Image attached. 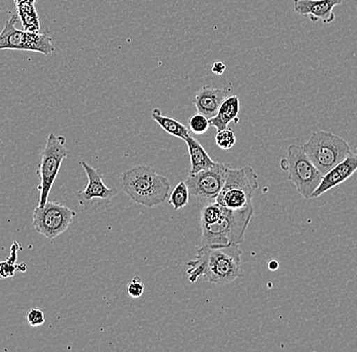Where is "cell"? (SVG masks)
Returning <instances> with one entry per match:
<instances>
[{"mask_svg": "<svg viewBox=\"0 0 357 352\" xmlns=\"http://www.w3.org/2000/svg\"><path fill=\"white\" fill-rule=\"evenodd\" d=\"M242 250L238 246L198 248L195 258L187 263L189 282L200 278L214 284H227L243 277Z\"/></svg>", "mask_w": 357, "mask_h": 352, "instance_id": "obj_1", "label": "cell"}, {"mask_svg": "<svg viewBox=\"0 0 357 352\" xmlns=\"http://www.w3.org/2000/svg\"><path fill=\"white\" fill-rule=\"evenodd\" d=\"M254 215L253 204L240 211L223 207L222 215L211 224L201 227V242L198 248L240 246L245 231Z\"/></svg>", "mask_w": 357, "mask_h": 352, "instance_id": "obj_2", "label": "cell"}, {"mask_svg": "<svg viewBox=\"0 0 357 352\" xmlns=\"http://www.w3.org/2000/svg\"><path fill=\"white\" fill-rule=\"evenodd\" d=\"M123 191L137 204L153 208L169 197L171 183L149 166H137L122 175Z\"/></svg>", "mask_w": 357, "mask_h": 352, "instance_id": "obj_3", "label": "cell"}, {"mask_svg": "<svg viewBox=\"0 0 357 352\" xmlns=\"http://www.w3.org/2000/svg\"><path fill=\"white\" fill-rule=\"evenodd\" d=\"M303 149L323 175L352 153L344 138L324 130L312 132Z\"/></svg>", "mask_w": 357, "mask_h": 352, "instance_id": "obj_4", "label": "cell"}, {"mask_svg": "<svg viewBox=\"0 0 357 352\" xmlns=\"http://www.w3.org/2000/svg\"><path fill=\"white\" fill-rule=\"evenodd\" d=\"M258 188V175L252 167L229 168L216 202L231 211H240L253 204L254 195Z\"/></svg>", "mask_w": 357, "mask_h": 352, "instance_id": "obj_5", "label": "cell"}, {"mask_svg": "<svg viewBox=\"0 0 357 352\" xmlns=\"http://www.w3.org/2000/svg\"><path fill=\"white\" fill-rule=\"evenodd\" d=\"M19 20V15H13L4 24L0 32V50L33 51L44 55L54 52L55 47L49 30L43 33L17 30L15 24Z\"/></svg>", "mask_w": 357, "mask_h": 352, "instance_id": "obj_6", "label": "cell"}, {"mask_svg": "<svg viewBox=\"0 0 357 352\" xmlns=\"http://www.w3.org/2000/svg\"><path fill=\"white\" fill-rule=\"evenodd\" d=\"M68 151L66 148V138L50 133L47 137L46 146L41 153V162L38 171V175L41 180L38 186L40 191L38 206H43L48 201L49 194L61 168L62 162L66 159Z\"/></svg>", "mask_w": 357, "mask_h": 352, "instance_id": "obj_7", "label": "cell"}, {"mask_svg": "<svg viewBox=\"0 0 357 352\" xmlns=\"http://www.w3.org/2000/svg\"><path fill=\"white\" fill-rule=\"evenodd\" d=\"M287 160L289 181L305 199H312V194L322 181L323 174L305 155L303 146H290Z\"/></svg>", "mask_w": 357, "mask_h": 352, "instance_id": "obj_8", "label": "cell"}, {"mask_svg": "<svg viewBox=\"0 0 357 352\" xmlns=\"http://www.w3.org/2000/svg\"><path fill=\"white\" fill-rule=\"evenodd\" d=\"M77 213L62 204L47 201L33 211V227L49 240L55 239L67 231Z\"/></svg>", "mask_w": 357, "mask_h": 352, "instance_id": "obj_9", "label": "cell"}, {"mask_svg": "<svg viewBox=\"0 0 357 352\" xmlns=\"http://www.w3.org/2000/svg\"><path fill=\"white\" fill-rule=\"evenodd\" d=\"M231 167L216 162L213 168L201 171L197 174H189L185 180L190 193L199 202L200 206L213 204L222 192Z\"/></svg>", "mask_w": 357, "mask_h": 352, "instance_id": "obj_10", "label": "cell"}, {"mask_svg": "<svg viewBox=\"0 0 357 352\" xmlns=\"http://www.w3.org/2000/svg\"><path fill=\"white\" fill-rule=\"evenodd\" d=\"M88 177V184L84 190L77 193L78 201L86 209H89L96 201H110L116 195L115 189L109 188L105 184L102 173L98 169L89 166L88 162H80Z\"/></svg>", "mask_w": 357, "mask_h": 352, "instance_id": "obj_11", "label": "cell"}, {"mask_svg": "<svg viewBox=\"0 0 357 352\" xmlns=\"http://www.w3.org/2000/svg\"><path fill=\"white\" fill-rule=\"evenodd\" d=\"M343 0H294V12L310 17L312 22L330 24L336 19L334 8L340 6Z\"/></svg>", "mask_w": 357, "mask_h": 352, "instance_id": "obj_12", "label": "cell"}, {"mask_svg": "<svg viewBox=\"0 0 357 352\" xmlns=\"http://www.w3.org/2000/svg\"><path fill=\"white\" fill-rule=\"evenodd\" d=\"M356 171L357 153H351L345 160L336 164L333 169L324 174L322 181L312 194V199L321 197L323 194L328 192L338 185L342 184L346 180L349 179Z\"/></svg>", "mask_w": 357, "mask_h": 352, "instance_id": "obj_13", "label": "cell"}, {"mask_svg": "<svg viewBox=\"0 0 357 352\" xmlns=\"http://www.w3.org/2000/svg\"><path fill=\"white\" fill-rule=\"evenodd\" d=\"M229 89L202 86L194 95V105L198 113L206 116L208 119L215 117L220 105L229 97Z\"/></svg>", "mask_w": 357, "mask_h": 352, "instance_id": "obj_14", "label": "cell"}, {"mask_svg": "<svg viewBox=\"0 0 357 352\" xmlns=\"http://www.w3.org/2000/svg\"><path fill=\"white\" fill-rule=\"evenodd\" d=\"M241 110V101L238 95H229L220 105L215 117L211 119L212 127L216 130H222L229 127L231 122L238 123V113Z\"/></svg>", "mask_w": 357, "mask_h": 352, "instance_id": "obj_15", "label": "cell"}, {"mask_svg": "<svg viewBox=\"0 0 357 352\" xmlns=\"http://www.w3.org/2000/svg\"><path fill=\"white\" fill-rule=\"evenodd\" d=\"M185 141H186L187 148H188L190 162H191L190 174H197L201 171L208 170V169L213 168L215 166L216 162L211 159V155H208V153L203 148L202 144L195 137L190 135Z\"/></svg>", "mask_w": 357, "mask_h": 352, "instance_id": "obj_16", "label": "cell"}, {"mask_svg": "<svg viewBox=\"0 0 357 352\" xmlns=\"http://www.w3.org/2000/svg\"><path fill=\"white\" fill-rule=\"evenodd\" d=\"M151 118L172 137L180 138L185 141L191 135L189 129L184 124L169 116L164 115L158 108L153 109Z\"/></svg>", "mask_w": 357, "mask_h": 352, "instance_id": "obj_17", "label": "cell"}, {"mask_svg": "<svg viewBox=\"0 0 357 352\" xmlns=\"http://www.w3.org/2000/svg\"><path fill=\"white\" fill-rule=\"evenodd\" d=\"M36 0H22L15 3L17 6V15L21 20L24 30L29 32H40L39 15L36 10Z\"/></svg>", "mask_w": 357, "mask_h": 352, "instance_id": "obj_18", "label": "cell"}, {"mask_svg": "<svg viewBox=\"0 0 357 352\" xmlns=\"http://www.w3.org/2000/svg\"><path fill=\"white\" fill-rule=\"evenodd\" d=\"M190 191L188 185L185 181H181L172 191L169 198V204L175 211L184 208L189 204Z\"/></svg>", "mask_w": 357, "mask_h": 352, "instance_id": "obj_19", "label": "cell"}, {"mask_svg": "<svg viewBox=\"0 0 357 352\" xmlns=\"http://www.w3.org/2000/svg\"><path fill=\"white\" fill-rule=\"evenodd\" d=\"M189 130L195 135H204L211 126V119L201 113H196L189 118Z\"/></svg>", "mask_w": 357, "mask_h": 352, "instance_id": "obj_20", "label": "cell"}, {"mask_svg": "<svg viewBox=\"0 0 357 352\" xmlns=\"http://www.w3.org/2000/svg\"><path fill=\"white\" fill-rule=\"evenodd\" d=\"M214 139H215L216 146L222 151H229V149L233 148L236 142V135L229 127L222 129V130H218Z\"/></svg>", "mask_w": 357, "mask_h": 352, "instance_id": "obj_21", "label": "cell"}, {"mask_svg": "<svg viewBox=\"0 0 357 352\" xmlns=\"http://www.w3.org/2000/svg\"><path fill=\"white\" fill-rule=\"evenodd\" d=\"M144 291V284L140 280L139 276H134L130 284L127 286V293L133 298H138L142 296Z\"/></svg>", "mask_w": 357, "mask_h": 352, "instance_id": "obj_22", "label": "cell"}, {"mask_svg": "<svg viewBox=\"0 0 357 352\" xmlns=\"http://www.w3.org/2000/svg\"><path fill=\"white\" fill-rule=\"evenodd\" d=\"M29 324L32 327H39L45 323V314L43 309H38V307H33L29 311L28 316H26Z\"/></svg>", "mask_w": 357, "mask_h": 352, "instance_id": "obj_23", "label": "cell"}, {"mask_svg": "<svg viewBox=\"0 0 357 352\" xmlns=\"http://www.w3.org/2000/svg\"><path fill=\"white\" fill-rule=\"evenodd\" d=\"M227 66L222 61H215L212 64L211 70L214 75H222L225 72Z\"/></svg>", "mask_w": 357, "mask_h": 352, "instance_id": "obj_24", "label": "cell"}, {"mask_svg": "<svg viewBox=\"0 0 357 352\" xmlns=\"http://www.w3.org/2000/svg\"><path fill=\"white\" fill-rule=\"evenodd\" d=\"M279 267V264L278 261H275V260H272V261H270L268 263V268L270 269L271 271L276 270Z\"/></svg>", "mask_w": 357, "mask_h": 352, "instance_id": "obj_25", "label": "cell"}]
</instances>
